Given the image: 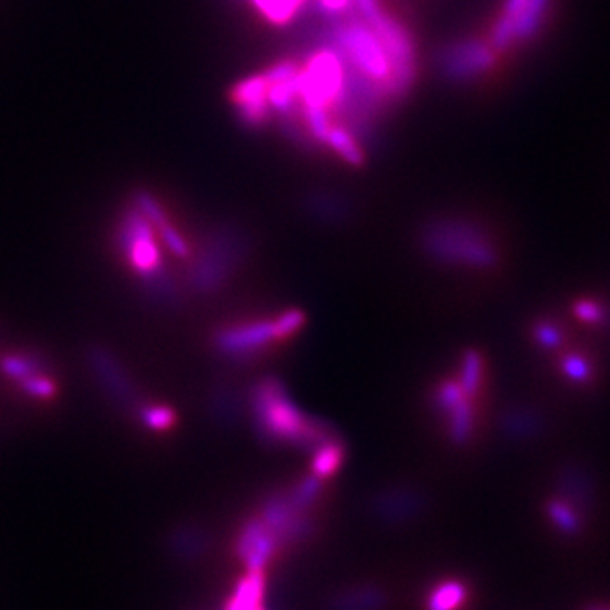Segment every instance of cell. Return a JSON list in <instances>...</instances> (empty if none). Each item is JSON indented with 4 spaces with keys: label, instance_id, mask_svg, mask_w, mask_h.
Instances as JSON below:
<instances>
[{
    "label": "cell",
    "instance_id": "18",
    "mask_svg": "<svg viewBox=\"0 0 610 610\" xmlns=\"http://www.w3.org/2000/svg\"><path fill=\"white\" fill-rule=\"evenodd\" d=\"M256 610H266V609H265V607H263V605H260V607H258V609H256Z\"/></svg>",
    "mask_w": 610,
    "mask_h": 610
},
{
    "label": "cell",
    "instance_id": "4",
    "mask_svg": "<svg viewBox=\"0 0 610 610\" xmlns=\"http://www.w3.org/2000/svg\"><path fill=\"white\" fill-rule=\"evenodd\" d=\"M275 339L272 322L231 328L217 334V348L224 353H248Z\"/></svg>",
    "mask_w": 610,
    "mask_h": 610
},
{
    "label": "cell",
    "instance_id": "16",
    "mask_svg": "<svg viewBox=\"0 0 610 610\" xmlns=\"http://www.w3.org/2000/svg\"><path fill=\"white\" fill-rule=\"evenodd\" d=\"M143 421L153 429H167L173 423V412L165 407H148L143 411Z\"/></svg>",
    "mask_w": 610,
    "mask_h": 610
},
{
    "label": "cell",
    "instance_id": "3",
    "mask_svg": "<svg viewBox=\"0 0 610 610\" xmlns=\"http://www.w3.org/2000/svg\"><path fill=\"white\" fill-rule=\"evenodd\" d=\"M390 596L382 585L357 584L341 586L326 597V610H385Z\"/></svg>",
    "mask_w": 610,
    "mask_h": 610
},
{
    "label": "cell",
    "instance_id": "5",
    "mask_svg": "<svg viewBox=\"0 0 610 610\" xmlns=\"http://www.w3.org/2000/svg\"><path fill=\"white\" fill-rule=\"evenodd\" d=\"M265 594V575L263 571L248 573L239 582L234 596L226 610H256L262 605V598Z\"/></svg>",
    "mask_w": 610,
    "mask_h": 610
},
{
    "label": "cell",
    "instance_id": "14",
    "mask_svg": "<svg viewBox=\"0 0 610 610\" xmlns=\"http://www.w3.org/2000/svg\"><path fill=\"white\" fill-rule=\"evenodd\" d=\"M304 322V314H302L300 310H289V312H285L283 316H280L275 322H272V326H273V338H275V339L289 338V336L297 331Z\"/></svg>",
    "mask_w": 610,
    "mask_h": 610
},
{
    "label": "cell",
    "instance_id": "6",
    "mask_svg": "<svg viewBox=\"0 0 610 610\" xmlns=\"http://www.w3.org/2000/svg\"><path fill=\"white\" fill-rule=\"evenodd\" d=\"M468 598V588L460 580H446L433 588L425 600L427 610H460Z\"/></svg>",
    "mask_w": 610,
    "mask_h": 610
},
{
    "label": "cell",
    "instance_id": "1",
    "mask_svg": "<svg viewBox=\"0 0 610 610\" xmlns=\"http://www.w3.org/2000/svg\"><path fill=\"white\" fill-rule=\"evenodd\" d=\"M256 419L270 438L314 446L326 438V425L314 424L283 396L279 382H265L256 392Z\"/></svg>",
    "mask_w": 610,
    "mask_h": 610
},
{
    "label": "cell",
    "instance_id": "8",
    "mask_svg": "<svg viewBox=\"0 0 610 610\" xmlns=\"http://www.w3.org/2000/svg\"><path fill=\"white\" fill-rule=\"evenodd\" d=\"M279 548V543H277V538L272 534L270 531H266L256 544L253 546L252 551L248 553V557L243 559L244 567H246V571L248 573H253V571H263L266 568V565L270 563L272 557L275 555Z\"/></svg>",
    "mask_w": 610,
    "mask_h": 610
},
{
    "label": "cell",
    "instance_id": "9",
    "mask_svg": "<svg viewBox=\"0 0 610 610\" xmlns=\"http://www.w3.org/2000/svg\"><path fill=\"white\" fill-rule=\"evenodd\" d=\"M343 462V448L338 443H326L314 456L312 473L316 477H331Z\"/></svg>",
    "mask_w": 610,
    "mask_h": 610
},
{
    "label": "cell",
    "instance_id": "15",
    "mask_svg": "<svg viewBox=\"0 0 610 610\" xmlns=\"http://www.w3.org/2000/svg\"><path fill=\"white\" fill-rule=\"evenodd\" d=\"M463 396L462 385L448 382V384H443L439 386L438 394H436V404H438L439 409L452 411L456 404H460L463 400Z\"/></svg>",
    "mask_w": 610,
    "mask_h": 610
},
{
    "label": "cell",
    "instance_id": "17",
    "mask_svg": "<svg viewBox=\"0 0 610 610\" xmlns=\"http://www.w3.org/2000/svg\"><path fill=\"white\" fill-rule=\"evenodd\" d=\"M575 314L585 322H598L602 319V309L592 300H582L575 305Z\"/></svg>",
    "mask_w": 610,
    "mask_h": 610
},
{
    "label": "cell",
    "instance_id": "12",
    "mask_svg": "<svg viewBox=\"0 0 610 610\" xmlns=\"http://www.w3.org/2000/svg\"><path fill=\"white\" fill-rule=\"evenodd\" d=\"M480 375H481V359L475 351H468L464 355L462 380H460L464 396H473L477 392Z\"/></svg>",
    "mask_w": 610,
    "mask_h": 610
},
{
    "label": "cell",
    "instance_id": "11",
    "mask_svg": "<svg viewBox=\"0 0 610 610\" xmlns=\"http://www.w3.org/2000/svg\"><path fill=\"white\" fill-rule=\"evenodd\" d=\"M473 429V411L466 400L452 409V436L456 443H463Z\"/></svg>",
    "mask_w": 610,
    "mask_h": 610
},
{
    "label": "cell",
    "instance_id": "2",
    "mask_svg": "<svg viewBox=\"0 0 610 610\" xmlns=\"http://www.w3.org/2000/svg\"><path fill=\"white\" fill-rule=\"evenodd\" d=\"M124 252L129 256L138 273L147 279H153L159 275V254L157 244L153 243L149 229L138 217L131 219L124 227Z\"/></svg>",
    "mask_w": 610,
    "mask_h": 610
},
{
    "label": "cell",
    "instance_id": "7",
    "mask_svg": "<svg viewBox=\"0 0 610 610\" xmlns=\"http://www.w3.org/2000/svg\"><path fill=\"white\" fill-rule=\"evenodd\" d=\"M421 510V502L415 497L400 495L375 502V514L388 522H404Z\"/></svg>",
    "mask_w": 610,
    "mask_h": 610
},
{
    "label": "cell",
    "instance_id": "13",
    "mask_svg": "<svg viewBox=\"0 0 610 610\" xmlns=\"http://www.w3.org/2000/svg\"><path fill=\"white\" fill-rule=\"evenodd\" d=\"M320 493V481H319V477L316 475H310V477L304 478L299 487L293 491L292 495H291V500L292 504L295 505L297 510L304 512L307 510L310 505L316 502V499Z\"/></svg>",
    "mask_w": 610,
    "mask_h": 610
},
{
    "label": "cell",
    "instance_id": "10",
    "mask_svg": "<svg viewBox=\"0 0 610 610\" xmlns=\"http://www.w3.org/2000/svg\"><path fill=\"white\" fill-rule=\"evenodd\" d=\"M268 531L263 520L260 518H253L246 520L243 529L239 532L238 541H236V557L243 561L252 551L253 546L256 541Z\"/></svg>",
    "mask_w": 610,
    "mask_h": 610
}]
</instances>
